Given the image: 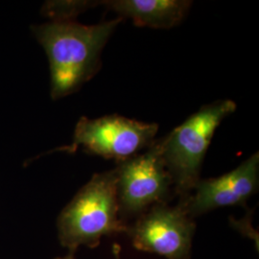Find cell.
<instances>
[{
  "label": "cell",
  "mask_w": 259,
  "mask_h": 259,
  "mask_svg": "<svg viewBox=\"0 0 259 259\" xmlns=\"http://www.w3.org/2000/svg\"><path fill=\"white\" fill-rule=\"evenodd\" d=\"M122 19L83 25L76 20H50L32 26L47 53L51 76V98L78 92L101 67V54Z\"/></svg>",
  "instance_id": "obj_1"
},
{
  "label": "cell",
  "mask_w": 259,
  "mask_h": 259,
  "mask_svg": "<svg viewBox=\"0 0 259 259\" xmlns=\"http://www.w3.org/2000/svg\"><path fill=\"white\" fill-rule=\"evenodd\" d=\"M63 247L75 252L80 246L96 248L105 236L128 231L121 218L115 169L93 175L75 195L57 221Z\"/></svg>",
  "instance_id": "obj_2"
},
{
  "label": "cell",
  "mask_w": 259,
  "mask_h": 259,
  "mask_svg": "<svg viewBox=\"0 0 259 259\" xmlns=\"http://www.w3.org/2000/svg\"><path fill=\"white\" fill-rule=\"evenodd\" d=\"M236 110L232 100L207 104L190 115L166 137L159 139L161 157L182 199L191 194L200 181L206 151L215 131Z\"/></svg>",
  "instance_id": "obj_3"
},
{
  "label": "cell",
  "mask_w": 259,
  "mask_h": 259,
  "mask_svg": "<svg viewBox=\"0 0 259 259\" xmlns=\"http://www.w3.org/2000/svg\"><path fill=\"white\" fill-rule=\"evenodd\" d=\"M157 131L156 123H145L118 114L96 119L82 117L76 125L72 144L55 151L74 153L82 148L91 155L114 159L118 163L150 148L156 141Z\"/></svg>",
  "instance_id": "obj_4"
},
{
  "label": "cell",
  "mask_w": 259,
  "mask_h": 259,
  "mask_svg": "<svg viewBox=\"0 0 259 259\" xmlns=\"http://www.w3.org/2000/svg\"><path fill=\"white\" fill-rule=\"evenodd\" d=\"M114 169L123 220L141 215L155 204L166 203L170 198L174 185L161 157L159 139L145 152L118 162Z\"/></svg>",
  "instance_id": "obj_5"
},
{
  "label": "cell",
  "mask_w": 259,
  "mask_h": 259,
  "mask_svg": "<svg viewBox=\"0 0 259 259\" xmlns=\"http://www.w3.org/2000/svg\"><path fill=\"white\" fill-rule=\"evenodd\" d=\"M180 202L153 205L128 227L132 244L137 250L157 253L167 259H188L195 232V223Z\"/></svg>",
  "instance_id": "obj_6"
},
{
  "label": "cell",
  "mask_w": 259,
  "mask_h": 259,
  "mask_svg": "<svg viewBox=\"0 0 259 259\" xmlns=\"http://www.w3.org/2000/svg\"><path fill=\"white\" fill-rule=\"evenodd\" d=\"M259 153L244 160L231 172L212 179L201 180L194 193L181 200L189 216L202 215L215 208L245 205L258 190Z\"/></svg>",
  "instance_id": "obj_7"
},
{
  "label": "cell",
  "mask_w": 259,
  "mask_h": 259,
  "mask_svg": "<svg viewBox=\"0 0 259 259\" xmlns=\"http://www.w3.org/2000/svg\"><path fill=\"white\" fill-rule=\"evenodd\" d=\"M108 9L131 19L139 27L170 29L185 19L192 5L188 0H110L103 1Z\"/></svg>",
  "instance_id": "obj_8"
},
{
  "label": "cell",
  "mask_w": 259,
  "mask_h": 259,
  "mask_svg": "<svg viewBox=\"0 0 259 259\" xmlns=\"http://www.w3.org/2000/svg\"><path fill=\"white\" fill-rule=\"evenodd\" d=\"M102 4L103 1H48L41 12L51 20H74L87 10Z\"/></svg>",
  "instance_id": "obj_9"
},
{
  "label": "cell",
  "mask_w": 259,
  "mask_h": 259,
  "mask_svg": "<svg viewBox=\"0 0 259 259\" xmlns=\"http://www.w3.org/2000/svg\"><path fill=\"white\" fill-rule=\"evenodd\" d=\"M120 251V246H119V245H117V244H114V245H113V247H112V253H113L114 258L121 259Z\"/></svg>",
  "instance_id": "obj_10"
},
{
  "label": "cell",
  "mask_w": 259,
  "mask_h": 259,
  "mask_svg": "<svg viewBox=\"0 0 259 259\" xmlns=\"http://www.w3.org/2000/svg\"><path fill=\"white\" fill-rule=\"evenodd\" d=\"M55 259H75L74 252L69 251V252H68V254H67V255H65L64 257H57V258Z\"/></svg>",
  "instance_id": "obj_11"
}]
</instances>
